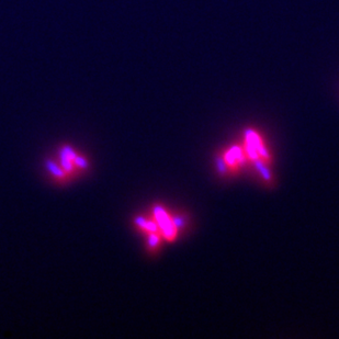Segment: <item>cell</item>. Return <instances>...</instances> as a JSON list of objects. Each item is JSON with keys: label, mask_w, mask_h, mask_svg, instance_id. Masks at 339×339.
I'll use <instances>...</instances> for the list:
<instances>
[{"label": "cell", "mask_w": 339, "mask_h": 339, "mask_svg": "<svg viewBox=\"0 0 339 339\" xmlns=\"http://www.w3.org/2000/svg\"><path fill=\"white\" fill-rule=\"evenodd\" d=\"M62 162H63V165L64 167L67 169V170H71L72 169V166H71V159H69L65 154L63 153L62 154Z\"/></svg>", "instance_id": "obj_2"}, {"label": "cell", "mask_w": 339, "mask_h": 339, "mask_svg": "<svg viewBox=\"0 0 339 339\" xmlns=\"http://www.w3.org/2000/svg\"><path fill=\"white\" fill-rule=\"evenodd\" d=\"M155 213H156V218L159 223V225L163 227L166 237L168 239H172L174 237V233H176V231H174V226L172 225L171 222L169 221V218L167 217L165 212H164L162 209L157 208Z\"/></svg>", "instance_id": "obj_1"}, {"label": "cell", "mask_w": 339, "mask_h": 339, "mask_svg": "<svg viewBox=\"0 0 339 339\" xmlns=\"http://www.w3.org/2000/svg\"><path fill=\"white\" fill-rule=\"evenodd\" d=\"M157 242H158V238L156 235H151L149 236V244H151L152 246H156L157 245Z\"/></svg>", "instance_id": "obj_5"}, {"label": "cell", "mask_w": 339, "mask_h": 339, "mask_svg": "<svg viewBox=\"0 0 339 339\" xmlns=\"http://www.w3.org/2000/svg\"><path fill=\"white\" fill-rule=\"evenodd\" d=\"M75 162H76L77 165L82 166V167H86V162L84 161V159L79 158V157H75Z\"/></svg>", "instance_id": "obj_6"}, {"label": "cell", "mask_w": 339, "mask_h": 339, "mask_svg": "<svg viewBox=\"0 0 339 339\" xmlns=\"http://www.w3.org/2000/svg\"><path fill=\"white\" fill-rule=\"evenodd\" d=\"M256 166L258 167L259 170H260V172H262L263 178L267 179V180H269V179H270V174H269L268 171L266 170V169L261 166V164H260V163H258V162H256Z\"/></svg>", "instance_id": "obj_3"}, {"label": "cell", "mask_w": 339, "mask_h": 339, "mask_svg": "<svg viewBox=\"0 0 339 339\" xmlns=\"http://www.w3.org/2000/svg\"><path fill=\"white\" fill-rule=\"evenodd\" d=\"M217 167H218V169H220V171L221 172H224V171H225V167H224V163L221 161V159H217Z\"/></svg>", "instance_id": "obj_7"}, {"label": "cell", "mask_w": 339, "mask_h": 339, "mask_svg": "<svg viewBox=\"0 0 339 339\" xmlns=\"http://www.w3.org/2000/svg\"><path fill=\"white\" fill-rule=\"evenodd\" d=\"M48 167L54 173L57 174V176H63V172L61 171V169H58L53 163H48Z\"/></svg>", "instance_id": "obj_4"}]
</instances>
